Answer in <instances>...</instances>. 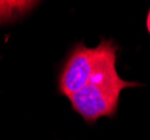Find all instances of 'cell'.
<instances>
[{"mask_svg": "<svg viewBox=\"0 0 150 140\" xmlns=\"http://www.w3.org/2000/svg\"><path fill=\"white\" fill-rule=\"evenodd\" d=\"M102 47L77 43L69 53L58 76V91L69 99L88 82L99 63Z\"/></svg>", "mask_w": 150, "mask_h": 140, "instance_id": "obj_2", "label": "cell"}, {"mask_svg": "<svg viewBox=\"0 0 150 140\" xmlns=\"http://www.w3.org/2000/svg\"><path fill=\"white\" fill-rule=\"evenodd\" d=\"M146 25H147V29L150 34V9L148 11V15H147V20H146Z\"/></svg>", "mask_w": 150, "mask_h": 140, "instance_id": "obj_4", "label": "cell"}, {"mask_svg": "<svg viewBox=\"0 0 150 140\" xmlns=\"http://www.w3.org/2000/svg\"><path fill=\"white\" fill-rule=\"evenodd\" d=\"M99 63L88 82L69 98L71 105L88 123H94L102 117L115 115L122 90L140 84L121 78L117 71L119 46L112 39H102Z\"/></svg>", "mask_w": 150, "mask_h": 140, "instance_id": "obj_1", "label": "cell"}, {"mask_svg": "<svg viewBox=\"0 0 150 140\" xmlns=\"http://www.w3.org/2000/svg\"><path fill=\"white\" fill-rule=\"evenodd\" d=\"M36 2L29 1H0V20L5 19V16H11V13H20L23 10H29Z\"/></svg>", "mask_w": 150, "mask_h": 140, "instance_id": "obj_3", "label": "cell"}]
</instances>
